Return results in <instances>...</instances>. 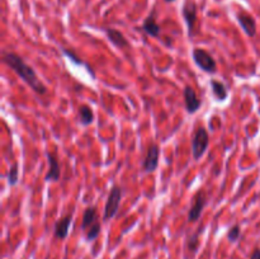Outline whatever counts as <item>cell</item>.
<instances>
[{
	"label": "cell",
	"instance_id": "obj_21",
	"mask_svg": "<svg viewBox=\"0 0 260 259\" xmlns=\"http://www.w3.org/2000/svg\"><path fill=\"white\" fill-rule=\"evenodd\" d=\"M250 259H260V249L259 248L254 249V251L251 253V255H250Z\"/></svg>",
	"mask_w": 260,
	"mask_h": 259
},
{
	"label": "cell",
	"instance_id": "obj_12",
	"mask_svg": "<svg viewBox=\"0 0 260 259\" xmlns=\"http://www.w3.org/2000/svg\"><path fill=\"white\" fill-rule=\"evenodd\" d=\"M71 221H73V213H68L60 220H57L55 225V236L57 239H65L69 235Z\"/></svg>",
	"mask_w": 260,
	"mask_h": 259
},
{
	"label": "cell",
	"instance_id": "obj_19",
	"mask_svg": "<svg viewBox=\"0 0 260 259\" xmlns=\"http://www.w3.org/2000/svg\"><path fill=\"white\" fill-rule=\"evenodd\" d=\"M62 53L65 56H68V57L70 58L74 63H76V65H85V63H84V61L81 60L78 55H76L75 51L74 50H70V48H62Z\"/></svg>",
	"mask_w": 260,
	"mask_h": 259
},
{
	"label": "cell",
	"instance_id": "obj_16",
	"mask_svg": "<svg viewBox=\"0 0 260 259\" xmlns=\"http://www.w3.org/2000/svg\"><path fill=\"white\" fill-rule=\"evenodd\" d=\"M79 121H80L81 126L86 127L90 126L94 121V112L88 104H83L79 107Z\"/></svg>",
	"mask_w": 260,
	"mask_h": 259
},
{
	"label": "cell",
	"instance_id": "obj_22",
	"mask_svg": "<svg viewBox=\"0 0 260 259\" xmlns=\"http://www.w3.org/2000/svg\"><path fill=\"white\" fill-rule=\"evenodd\" d=\"M167 3H170V2H174V0H165Z\"/></svg>",
	"mask_w": 260,
	"mask_h": 259
},
{
	"label": "cell",
	"instance_id": "obj_5",
	"mask_svg": "<svg viewBox=\"0 0 260 259\" xmlns=\"http://www.w3.org/2000/svg\"><path fill=\"white\" fill-rule=\"evenodd\" d=\"M206 203H207V196L203 189H200L193 197L192 206L188 212V222H196L202 216V211L205 208Z\"/></svg>",
	"mask_w": 260,
	"mask_h": 259
},
{
	"label": "cell",
	"instance_id": "obj_11",
	"mask_svg": "<svg viewBox=\"0 0 260 259\" xmlns=\"http://www.w3.org/2000/svg\"><path fill=\"white\" fill-rule=\"evenodd\" d=\"M47 159L50 163V169H48L47 174H46L45 179L48 182H57L61 177V169L60 164H58V160L56 159V156L51 152H47Z\"/></svg>",
	"mask_w": 260,
	"mask_h": 259
},
{
	"label": "cell",
	"instance_id": "obj_10",
	"mask_svg": "<svg viewBox=\"0 0 260 259\" xmlns=\"http://www.w3.org/2000/svg\"><path fill=\"white\" fill-rule=\"evenodd\" d=\"M104 32H106L107 38L109 40V42L113 46H116L117 48H126L129 46V42L127 41V38L124 37V35L121 30L114 29V28H106Z\"/></svg>",
	"mask_w": 260,
	"mask_h": 259
},
{
	"label": "cell",
	"instance_id": "obj_20",
	"mask_svg": "<svg viewBox=\"0 0 260 259\" xmlns=\"http://www.w3.org/2000/svg\"><path fill=\"white\" fill-rule=\"evenodd\" d=\"M240 234H241V228L240 225H234L233 228H230L228 233V239L234 243V241H238L239 238H240Z\"/></svg>",
	"mask_w": 260,
	"mask_h": 259
},
{
	"label": "cell",
	"instance_id": "obj_3",
	"mask_svg": "<svg viewBox=\"0 0 260 259\" xmlns=\"http://www.w3.org/2000/svg\"><path fill=\"white\" fill-rule=\"evenodd\" d=\"M122 200V188L119 185H113L109 192L108 198H107L106 207H104L103 213V221H109L117 215L119 210V205H121Z\"/></svg>",
	"mask_w": 260,
	"mask_h": 259
},
{
	"label": "cell",
	"instance_id": "obj_1",
	"mask_svg": "<svg viewBox=\"0 0 260 259\" xmlns=\"http://www.w3.org/2000/svg\"><path fill=\"white\" fill-rule=\"evenodd\" d=\"M3 61L32 89L33 91H36L37 94H45L47 91L45 84L38 79L37 74L33 70L32 66L28 65L27 62H24L22 57L19 55L14 52H4L3 55Z\"/></svg>",
	"mask_w": 260,
	"mask_h": 259
},
{
	"label": "cell",
	"instance_id": "obj_4",
	"mask_svg": "<svg viewBox=\"0 0 260 259\" xmlns=\"http://www.w3.org/2000/svg\"><path fill=\"white\" fill-rule=\"evenodd\" d=\"M193 61H194L196 65L201 69L202 71L207 74H213L217 70V63H216L215 58L211 56L210 52H207L203 48H194L192 52Z\"/></svg>",
	"mask_w": 260,
	"mask_h": 259
},
{
	"label": "cell",
	"instance_id": "obj_8",
	"mask_svg": "<svg viewBox=\"0 0 260 259\" xmlns=\"http://www.w3.org/2000/svg\"><path fill=\"white\" fill-rule=\"evenodd\" d=\"M183 18L185 20V24H187L188 35H189V37H192L196 22H197V5L194 3H185L184 7H183Z\"/></svg>",
	"mask_w": 260,
	"mask_h": 259
},
{
	"label": "cell",
	"instance_id": "obj_15",
	"mask_svg": "<svg viewBox=\"0 0 260 259\" xmlns=\"http://www.w3.org/2000/svg\"><path fill=\"white\" fill-rule=\"evenodd\" d=\"M98 221V212H96L95 206H89L85 208L83 213V220H81V230H88L91 225Z\"/></svg>",
	"mask_w": 260,
	"mask_h": 259
},
{
	"label": "cell",
	"instance_id": "obj_2",
	"mask_svg": "<svg viewBox=\"0 0 260 259\" xmlns=\"http://www.w3.org/2000/svg\"><path fill=\"white\" fill-rule=\"evenodd\" d=\"M210 144V135L206 127H198L192 137V154L194 160H200L205 155Z\"/></svg>",
	"mask_w": 260,
	"mask_h": 259
},
{
	"label": "cell",
	"instance_id": "obj_14",
	"mask_svg": "<svg viewBox=\"0 0 260 259\" xmlns=\"http://www.w3.org/2000/svg\"><path fill=\"white\" fill-rule=\"evenodd\" d=\"M211 89H212V94L216 98L217 102H225L229 96L228 88H226L225 84L220 80H216V79H212L210 81Z\"/></svg>",
	"mask_w": 260,
	"mask_h": 259
},
{
	"label": "cell",
	"instance_id": "obj_13",
	"mask_svg": "<svg viewBox=\"0 0 260 259\" xmlns=\"http://www.w3.org/2000/svg\"><path fill=\"white\" fill-rule=\"evenodd\" d=\"M142 30H144L147 36H151V37H155V38L160 37L161 28H160V25L157 24L154 14H150L149 17L145 19L144 24H142Z\"/></svg>",
	"mask_w": 260,
	"mask_h": 259
},
{
	"label": "cell",
	"instance_id": "obj_6",
	"mask_svg": "<svg viewBox=\"0 0 260 259\" xmlns=\"http://www.w3.org/2000/svg\"><path fill=\"white\" fill-rule=\"evenodd\" d=\"M159 155L160 150L156 144H151L147 149L146 156H145L144 163H142V170L145 173H152L156 170L157 165H159Z\"/></svg>",
	"mask_w": 260,
	"mask_h": 259
},
{
	"label": "cell",
	"instance_id": "obj_18",
	"mask_svg": "<svg viewBox=\"0 0 260 259\" xmlns=\"http://www.w3.org/2000/svg\"><path fill=\"white\" fill-rule=\"evenodd\" d=\"M99 234H101V222L96 221V222L94 223V225H91L90 228L88 229V231H86V240L88 241L95 240V239L99 236Z\"/></svg>",
	"mask_w": 260,
	"mask_h": 259
},
{
	"label": "cell",
	"instance_id": "obj_7",
	"mask_svg": "<svg viewBox=\"0 0 260 259\" xmlns=\"http://www.w3.org/2000/svg\"><path fill=\"white\" fill-rule=\"evenodd\" d=\"M183 95H184L185 109H187L188 113L189 114L196 113V112L201 108V106H202V102H201V99L198 98L194 89H193L192 86L187 85L184 88V93H183Z\"/></svg>",
	"mask_w": 260,
	"mask_h": 259
},
{
	"label": "cell",
	"instance_id": "obj_9",
	"mask_svg": "<svg viewBox=\"0 0 260 259\" xmlns=\"http://www.w3.org/2000/svg\"><path fill=\"white\" fill-rule=\"evenodd\" d=\"M238 18V22L240 24V27L243 28L244 32L246 33V36L249 37H254L256 35V22L253 17H251L249 13L246 12H240L236 15Z\"/></svg>",
	"mask_w": 260,
	"mask_h": 259
},
{
	"label": "cell",
	"instance_id": "obj_17",
	"mask_svg": "<svg viewBox=\"0 0 260 259\" xmlns=\"http://www.w3.org/2000/svg\"><path fill=\"white\" fill-rule=\"evenodd\" d=\"M7 180L9 185H15L19 180V169H18V163H14V164L10 167V169L8 170L7 173Z\"/></svg>",
	"mask_w": 260,
	"mask_h": 259
}]
</instances>
